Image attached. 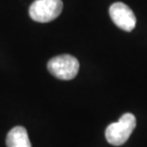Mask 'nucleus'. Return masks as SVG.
<instances>
[{
    "label": "nucleus",
    "mask_w": 147,
    "mask_h": 147,
    "mask_svg": "<svg viewBox=\"0 0 147 147\" xmlns=\"http://www.w3.org/2000/svg\"><path fill=\"white\" fill-rule=\"evenodd\" d=\"M62 8V0H35L30 7L28 13L35 22L47 23L57 19Z\"/></svg>",
    "instance_id": "7ed1b4c3"
},
{
    "label": "nucleus",
    "mask_w": 147,
    "mask_h": 147,
    "mask_svg": "<svg viewBox=\"0 0 147 147\" xmlns=\"http://www.w3.org/2000/svg\"><path fill=\"white\" fill-rule=\"evenodd\" d=\"M136 126V119L132 113H124L118 122H113L106 129V140L113 146H121L129 140Z\"/></svg>",
    "instance_id": "f257e3e1"
},
{
    "label": "nucleus",
    "mask_w": 147,
    "mask_h": 147,
    "mask_svg": "<svg viewBox=\"0 0 147 147\" xmlns=\"http://www.w3.org/2000/svg\"><path fill=\"white\" fill-rule=\"evenodd\" d=\"M7 147H32L26 129L24 126H16L7 135Z\"/></svg>",
    "instance_id": "39448f33"
},
{
    "label": "nucleus",
    "mask_w": 147,
    "mask_h": 147,
    "mask_svg": "<svg viewBox=\"0 0 147 147\" xmlns=\"http://www.w3.org/2000/svg\"><path fill=\"white\" fill-rule=\"evenodd\" d=\"M47 69L55 78L69 81L76 76L79 72V60L70 55H61L51 58L47 63Z\"/></svg>",
    "instance_id": "f03ea898"
},
{
    "label": "nucleus",
    "mask_w": 147,
    "mask_h": 147,
    "mask_svg": "<svg viewBox=\"0 0 147 147\" xmlns=\"http://www.w3.org/2000/svg\"><path fill=\"white\" fill-rule=\"evenodd\" d=\"M109 14L113 23L123 31L131 32L136 26V18L134 12L123 2H115L111 5Z\"/></svg>",
    "instance_id": "20e7f679"
}]
</instances>
